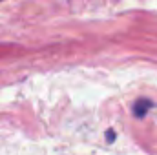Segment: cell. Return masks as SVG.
<instances>
[{"mask_svg":"<svg viewBox=\"0 0 157 155\" xmlns=\"http://www.w3.org/2000/svg\"><path fill=\"white\" fill-rule=\"evenodd\" d=\"M152 106H154L152 100H148V99H139V100H135V104H133V115L137 117V119H143V117L148 113V110H150Z\"/></svg>","mask_w":157,"mask_h":155,"instance_id":"obj_1","label":"cell"},{"mask_svg":"<svg viewBox=\"0 0 157 155\" xmlns=\"http://www.w3.org/2000/svg\"><path fill=\"white\" fill-rule=\"evenodd\" d=\"M106 139H108V142L115 141V131H113V130H108V131H106Z\"/></svg>","mask_w":157,"mask_h":155,"instance_id":"obj_2","label":"cell"},{"mask_svg":"<svg viewBox=\"0 0 157 155\" xmlns=\"http://www.w3.org/2000/svg\"><path fill=\"white\" fill-rule=\"evenodd\" d=\"M0 2H2V0H0Z\"/></svg>","mask_w":157,"mask_h":155,"instance_id":"obj_3","label":"cell"}]
</instances>
